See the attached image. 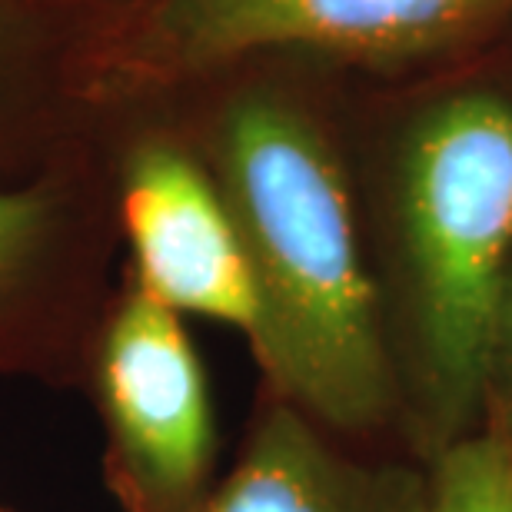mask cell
<instances>
[{"mask_svg": "<svg viewBox=\"0 0 512 512\" xmlns=\"http://www.w3.org/2000/svg\"><path fill=\"white\" fill-rule=\"evenodd\" d=\"M17 34H20L17 17L10 14V7H7V4H0V64H4V60L10 57V50H14Z\"/></svg>", "mask_w": 512, "mask_h": 512, "instance_id": "obj_9", "label": "cell"}, {"mask_svg": "<svg viewBox=\"0 0 512 512\" xmlns=\"http://www.w3.org/2000/svg\"><path fill=\"white\" fill-rule=\"evenodd\" d=\"M203 512H389L373 479L343 466L290 409L263 419Z\"/></svg>", "mask_w": 512, "mask_h": 512, "instance_id": "obj_6", "label": "cell"}, {"mask_svg": "<svg viewBox=\"0 0 512 512\" xmlns=\"http://www.w3.org/2000/svg\"><path fill=\"white\" fill-rule=\"evenodd\" d=\"M509 10L512 0H157L143 24V54L177 70L273 47L383 64L453 44Z\"/></svg>", "mask_w": 512, "mask_h": 512, "instance_id": "obj_3", "label": "cell"}, {"mask_svg": "<svg viewBox=\"0 0 512 512\" xmlns=\"http://www.w3.org/2000/svg\"><path fill=\"white\" fill-rule=\"evenodd\" d=\"M124 227L140 286L173 313L260 340V296L220 183L167 140L140 143L124 167Z\"/></svg>", "mask_w": 512, "mask_h": 512, "instance_id": "obj_4", "label": "cell"}, {"mask_svg": "<svg viewBox=\"0 0 512 512\" xmlns=\"http://www.w3.org/2000/svg\"><path fill=\"white\" fill-rule=\"evenodd\" d=\"M100 386L133 479L160 503L190 499L210 466L213 419L180 313L133 290L107 326Z\"/></svg>", "mask_w": 512, "mask_h": 512, "instance_id": "obj_5", "label": "cell"}, {"mask_svg": "<svg viewBox=\"0 0 512 512\" xmlns=\"http://www.w3.org/2000/svg\"><path fill=\"white\" fill-rule=\"evenodd\" d=\"M403 213L429 383L463 423L493 360L512 253V104H439L409 143Z\"/></svg>", "mask_w": 512, "mask_h": 512, "instance_id": "obj_2", "label": "cell"}, {"mask_svg": "<svg viewBox=\"0 0 512 512\" xmlns=\"http://www.w3.org/2000/svg\"><path fill=\"white\" fill-rule=\"evenodd\" d=\"M419 512H512V439L486 436L456 446Z\"/></svg>", "mask_w": 512, "mask_h": 512, "instance_id": "obj_7", "label": "cell"}, {"mask_svg": "<svg viewBox=\"0 0 512 512\" xmlns=\"http://www.w3.org/2000/svg\"><path fill=\"white\" fill-rule=\"evenodd\" d=\"M54 200L44 190H0V293L14 286L44 247Z\"/></svg>", "mask_w": 512, "mask_h": 512, "instance_id": "obj_8", "label": "cell"}, {"mask_svg": "<svg viewBox=\"0 0 512 512\" xmlns=\"http://www.w3.org/2000/svg\"><path fill=\"white\" fill-rule=\"evenodd\" d=\"M220 190L260 296L253 350L266 370L326 423H373L389 366L346 183L320 130L276 97L233 100L220 124Z\"/></svg>", "mask_w": 512, "mask_h": 512, "instance_id": "obj_1", "label": "cell"}]
</instances>
